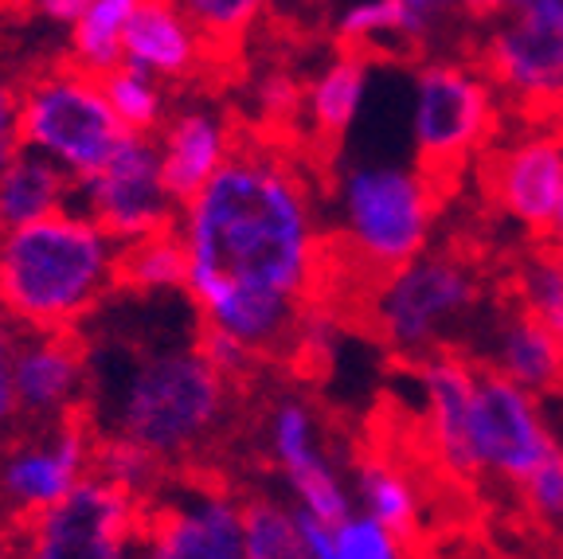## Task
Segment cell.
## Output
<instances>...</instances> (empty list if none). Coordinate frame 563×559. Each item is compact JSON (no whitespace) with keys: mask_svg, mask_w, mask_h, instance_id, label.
Segmentation results:
<instances>
[{"mask_svg":"<svg viewBox=\"0 0 563 559\" xmlns=\"http://www.w3.org/2000/svg\"><path fill=\"white\" fill-rule=\"evenodd\" d=\"M165 465L168 462H161L153 450H145V446L130 442V438H122V435H110V438H102V442L95 446L98 478L118 481V485L133 490L137 497H145V493L153 490V481L161 478V470H165Z\"/></svg>","mask_w":563,"mask_h":559,"instance_id":"cell-32","label":"cell"},{"mask_svg":"<svg viewBox=\"0 0 563 559\" xmlns=\"http://www.w3.org/2000/svg\"><path fill=\"white\" fill-rule=\"evenodd\" d=\"M235 133L220 110H185L161 130V173L173 200L185 208L235 153Z\"/></svg>","mask_w":563,"mask_h":559,"instance_id":"cell-18","label":"cell"},{"mask_svg":"<svg viewBox=\"0 0 563 559\" xmlns=\"http://www.w3.org/2000/svg\"><path fill=\"white\" fill-rule=\"evenodd\" d=\"M24 149L20 138V95L0 79V173L9 168V161Z\"/></svg>","mask_w":563,"mask_h":559,"instance_id":"cell-37","label":"cell"},{"mask_svg":"<svg viewBox=\"0 0 563 559\" xmlns=\"http://www.w3.org/2000/svg\"><path fill=\"white\" fill-rule=\"evenodd\" d=\"M485 282L462 254H415L411 263L372 278L368 321L376 337L404 360L454 344L482 309Z\"/></svg>","mask_w":563,"mask_h":559,"instance_id":"cell-5","label":"cell"},{"mask_svg":"<svg viewBox=\"0 0 563 559\" xmlns=\"http://www.w3.org/2000/svg\"><path fill=\"white\" fill-rule=\"evenodd\" d=\"M176 4L200 28L211 59H220V55L239 52V44L266 17V9H271L274 0H176Z\"/></svg>","mask_w":563,"mask_h":559,"instance_id":"cell-27","label":"cell"},{"mask_svg":"<svg viewBox=\"0 0 563 559\" xmlns=\"http://www.w3.org/2000/svg\"><path fill=\"white\" fill-rule=\"evenodd\" d=\"M24 325L0 306V450L24 430V415H20V395H16V344Z\"/></svg>","mask_w":563,"mask_h":559,"instance_id":"cell-34","label":"cell"},{"mask_svg":"<svg viewBox=\"0 0 563 559\" xmlns=\"http://www.w3.org/2000/svg\"><path fill=\"white\" fill-rule=\"evenodd\" d=\"M477 63L520 110L555 114L563 106V0H517L489 20Z\"/></svg>","mask_w":563,"mask_h":559,"instance_id":"cell-8","label":"cell"},{"mask_svg":"<svg viewBox=\"0 0 563 559\" xmlns=\"http://www.w3.org/2000/svg\"><path fill=\"white\" fill-rule=\"evenodd\" d=\"M548 239L563 251V196H560V208H555V223H552V235Z\"/></svg>","mask_w":563,"mask_h":559,"instance_id":"cell-42","label":"cell"},{"mask_svg":"<svg viewBox=\"0 0 563 559\" xmlns=\"http://www.w3.org/2000/svg\"><path fill=\"white\" fill-rule=\"evenodd\" d=\"M102 87L125 130H133V133L161 130V122H165V95H161V87H157V75L122 63V67L106 70Z\"/></svg>","mask_w":563,"mask_h":559,"instance_id":"cell-30","label":"cell"},{"mask_svg":"<svg viewBox=\"0 0 563 559\" xmlns=\"http://www.w3.org/2000/svg\"><path fill=\"white\" fill-rule=\"evenodd\" d=\"M90 0H35V9L44 12L47 20H67V24H75V20L87 12Z\"/></svg>","mask_w":563,"mask_h":559,"instance_id":"cell-41","label":"cell"},{"mask_svg":"<svg viewBox=\"0 0 563 559\" xmlns=\"http://www.w3.org/2000/svg\"><path fill=\"white\" fill-rule=\"evenodd\" d=\"M501 133V90L482 63L431 59L415 70L411 87V145L415 165L439 184L485 157Z\"/></svg>","mask_w":563,"mask_h":559,"instance_id":"cell-6","label":"cell"},{"mask_svg":"<svg viewBox=\"0 0 563 559\" xmlns=\"http://www.w3.org/2000/svg\"><path fill=\"white\" fill-rule=\"evenodd\" d=\"M333 35L341 47H356V52H368V55L379 44L415 47L431 40L427 24L407 9L404 0H349L336 12Z\"/></svg>","mask_w":563,"mask_h":559,"instance_id":"cell-24","label":"cell"},{"mask_svg":"<svg viewBox=\"0 0 563 559\" xmlns=\"http://www.w3.org/2000/svg\"><path fill=\"white\" fill-rule=\"evenodd\" d=\"M439 180L419 165H349L336 180V243L368 278L431 251Z\"/></svg>","mask_w":563,"mask_h":559,"instance_id":"cell-4","label":"cell"},{"mask_svg":"<svg viewBox=\"0 0 563 559\" xmlns=\"http://www.w3.org/2000/svg\"><path fill=\"white\" fill-rule=\"evenodd\" d=\"M509 294L525 314L540 317L563 337V251L552 239H537L532 251H525L509 278Z\"/></svg>","mask_w":563,"mask_h":559,"instance_id":"cell-26","label":"cell"},{"mask_svg":"<svg viewBox=\"0 0 563 559\" xmlns=\"http://www.w3.org/2000/svg\"><path fill=\"white\" fill-rule=\"evenodd\" d=\"M301 4H317L321 9V4H333V0H301Z\"/></svg>","mask_w":563,"mask_h":559,"instance_id":"cell-44","label":"cell"},{"mask_svg":"<svg viewBox=\"0 0 563 559\" xmlns=\"http://www.w3.org/2000/svg\"><path fill=\"white\" fill-rule=\"evenodd\" d=\"M352 497H356L361 508H368L372 516H379L411 548V540L419 536L422 525V493L404 465L384 454L361 458L356 470H352Z\"/></svg>","mask_w":563,"mask_h":559,"instance_id":"cell-22","label":"cell"},{"mask_svg":"<svg viewBox=\"0 0 563 559\" xmlns=\"http://www.w3.org/2000/svg\"><path fill=\"white\" fill-rule=\"evenodd\" d=\"M114 243L90 211L63 208L0 231V306L24 329H75L118 286Z\"/></svg>","mask_w":563,"mask_h":559,"instance_id":"cell-2","label":"cell"},{"mask_svg":"<svg viewBox=\"0 0 563 559\" xmlns=\"http://www.w3.org/2000/svg\"><path fill=\"white\" fill-rule=\"evenodd\" d=\"M9 536H12V525H9V516L0 513V556H4V551H12V540H9Z\"/></svg>","mask_w":563,"mask_h":559,"instance_id":"cell-43","label":"cell"},{"mask_svg":"<svg viewBox=\"0 0 563 559\" xmlns=\"http://www.w3.org/2000/svg\"><path fill=\"white\" fill-rule=\"evenodd\" d=\"M552 442L555 435L544 419L540 395L501 376L497 368L482 364L474 415H470V450H474L477 473L517 490L552 450Z\"/></svg>","mask_w":563,"mask_h":559,"instance_id":"cell-11","label":"cell"},{"mask_svg":"<svg viewBox=\"0 0 563 559\" xmlns=\"http://www.w3.org/2000/svg\"><path fill=\"white\" fill-rule=\"evenodd\" d=\"M482 364L497 368L501 376L517 380L540 399L563 392V337L548 329L540 317L525 314L517 302L493 321L489 352Z\"/></svg>","mask_w":563,"mask_h":559,"instance_id":"cell-19","label":"cell"},{"mask_svg":"<svg viewBox=\"0 0 563 559\" xmlns=\"http://www.w3.org/2000/svg\"><path fill=\"white\" fill-rule=\"evenodd\" d=\"M298 508V536H301V559H336L333 556V525L336 520H325V516L309 513V508Z\"/></svg>","mask_w":563,"mask_h":559,"instance_id":"cell-38","label":"cell"},{"mask_svg":"<svg viewBox=\"0 0 563 559\" xmlns=\"http://www.w3.org/2000/svg\"><path fill=\"white\" fill-rule=\"evenodd\" d=\"M411 551L391 528L372 516L368 508H352L333 525V556L336 559H396Z\"/></svg>","mask_w":563,"mask_h":559,"instance_id":"cell-33","label":"cell"},{"mask_svg":"<svg viewBox=\"0 0 563 559\" xmlns=\"http://www.w3.org/2000/svg\"><path fill=\"white\" fill-rule=\"evenodd\" d=\"M188 297L203 321L258 357L298 349L301 321L321 286V231L301 173L278 153L243 149L180 208Z\"/></svg>","mask_w":563,"mask_h":559,"instance_id":"cell-1","label":"cell"},{"mask_svg":"<svg viewBox=\"0 0 563 559\" xmlns=\"http://www.w3.org/2000/svg\"><path fill=\"white\" fill-rule=\"evenodd\" d=\"M141 0H90L87 12L75 20V63L90 75H106L125 63V28Z\"/></svg>","mask_w":563,"mask_h":559,"instance_id":"cell-25","label":"cell"},{"mask_svg":"<svg viewBox=\"0 0 563 559\" xmlns=\"http://www.w3.org/2000/svg\"><path fill=\"white\" fill-rule=\"evenodd\" d=\"M271 454H274V462H278L282 478H294V473L329 462L325 450H321L317 415L309 403L282 399L271 412Z\"/></svg>","mask_w":563,"mask_h":559,"instance_id":"cell-28","label":"cell"},{"mask_svg":"<svg viewBox=\"0 0 563 559\" xmlns=\"http://www.w3.org/2000/svg\"><path fill=\"white\" fill-rule=\"evenodd\" d=\"M482 188L528 239H548L563 196V133L528 130L493 141L482 157Z\"/></svg>","mask_w":563,"mask_h":559,"instance_id":"cell-13","label":"cell"},{"mask_svg":"<svg viewBox=\"0 0 563 559\" xmlns=\"http://www.w3.org/2000/svg\"><path fill=\"white\" fill-rule=\"evenodd\" d=\"M125 63L157 79H192L203 63L216 59L176 0H141L125 28Z\"/></svg>","mask_w":563,"mask_h":559,"instance_id":"cell-17","label":"cell"},{"mask_svg":"<svg viewBox=\"0 0 563 559\" xmlns=\"http://www.w3.org/2000/svg\"><path fill=\"white\" fill-rule=\"evenodd\" d=\"M520 508L544 536L563 544V442L555 438L540 465L517 485Z\"/></svg>","mask_w":563,"mask_h":559,"instance_id":"cell-31","label":"cell"},{"mask_svg":"<svg viewBox=\"0 0 563 559\" xmlns=\"http://www.w3.org/2000/svg\"><path fill=\"white\" fill-rule=\"evenodd\" d=\"M404 4L422 20V24H427L431 40L446 28L450 17H457V0H404Z\"/></svg>","mask_w":563,"mask_h":559,"instance_id":"cell-39","label":"cell"},{"mask_svg":"<svg viewBox=\"0 0 563 559\" xmlns=\"http://www.w3.org/2000/svg\"><path fill=\"white\" fill-rule=\"evenodd\" d=\"M145 528L141 497L110 478H87L63 501L27 516L12 536H27L20 551L44 559H114L133 551V536Z\"/></svg>","mask_w":563,"mask_h":559,"instance_id":"cell-9","label":"cell"},{"mask_svg":"<svg viewBox=\"0 0 563 559\" xmlns=\"http://www.w3.org/2000/svg\"><path fill=\"white\" fill-rule=\"evenodd\" d=\"M75 188H79V176L70 168L47 157L44 149L24 145L0 173V231L59 211Z\"/></svg>","mask_w":563,"mask_h":559,"instance_id":"cell-20","label":"cell"},{"mask_svg":"<svg viewBox=\"0 0 563 559\" xmlns=\"http://www.w3.org/2000/svg\"><path fill=\"white\" fill-rule=\"evenodd\" d=\"M87 211L118 243L141 239L150 231L173 228L180 204L165 188L161 173V145L153 133H125L122 145L106 157L102 168L79 180Z\"/></svg>","mask_w":563,"mask_h":559,"instance_id":"cell-12","label":"cell"},{"mask_svg":"<svg viewBox=\"0 0 563 559\" xmlns=\"http://www.w3.org/2000/svg\"><path fill=\"white\" fill-rule=\"evenodd\" d=\"M95 446L87 412L67 415L44 430H20L0 450V508L9 525L16 528L20 520L67 497L82 473L95 470Z\"/></svg>","mask_w":563,"mask_h":559,"instance_id":"cell-10","label":"cell"},{"mask_svg":"<svg viewBox=\"0 0 563 559\" xmlns=\"http://www.w3.org/2000/svg\"><path fill=\"white\" fill-rule=\"evenodd\" d=\"M243 544L251 559H301L298 508L274 497L243 501Z\"/></svg>","mask_w":563,"mask_h":559,"instance_id":"cell-29","label":"cell"},{"mask_svg":"<svg viewBox=\"0 0 563 559\" xmlns=\"http://www.w3.org/2000/svg\"><path fill=\"white\" fill-rule=\"evenodd\" d=\"M114 392V435L145 446L161 462L200 450L228 415L231 380L200 349H145L125 364Z\"/></svg>","mask_w":563,"mask_h":559,"instance_id":"cell-3","label":"cell"},{"mask_svg":"<svg viewBox=\"0 0 563 559\" xmlns=\"http://www.w3.org/2000/svg\"><path fill=\"white\" fill-rule=\"evenodd\" d=\"M368 52L341 47L336 59L325 63V70L309 83L306 90V118L313 125V138L325 145H341L344 133L352 130L368 98Z\"/></svg>","mask_w":563,"mask_h":559,"instance_id":"cell-21","label":"cell"},{"mask_svg":"<svg viewBox=\"0 0 563 559\" xmlns=\"http://www.w3.org/2000/svg\"><path fill=\"white\" fill-rule=\"evenodd\" d=\"M16 395L24 430H44L82 412L90 360L75 329H24L16 344Z\"/></svg>","mask_w":563,"mask_h":559,"instance_id":"cell-14","label":"cell"},{"mask_svg":"<svg viewBox=\"0 0 563 559\" xmlns=\"http://www.w3.org/2000/svg\"><path fill=\"white\" fill-rule=\"evenodd\" d=\"M118 286L141 289V294L188 289V243L180 223L141 239H125L118 251Z\"/></svg>","mask_w":563,"mask_h":559,"instance_id":"cell-23","label":"cell"},{"mask_svg":"<svg viewBox=\"0 0 563 559\" xmlns=\"http://www.w3.org/2000/svg\"><path fill=\"white\" fill-rule=\"evenodd\" d=\"M196 349H200L203 357L216 364V372H223L231 384H239L243 376H251V372H255V364L263 360L255 349H251V344L239 341L235 332L203 321V317H200V332H196Z\"/></svg>","mask_w":563,"mask_h":559,"instance_id":"cell-35","label":"cell"},{"mask_svg":"<svg viewBox=\"0 0 563 559\" xmlns=\"http://www.w3.org/2000/svg\"><path fill=\"white\" fill-rule=\"evenodd\" d=\"M122 118L106 98L102 75H90L87 67H59L52 75H40L20 95V138L24 145L44 149L63 168L90 176L106 165V157L125 138Z\"/></svg>","mask_w":563,"mask_h":559,"instance_id":"cell-7","label":"cell"},{"mask_svg":"<svg viewBox=\"0 0 563 559\" xmlns=\"http://www.w3.org/2000/svg\"><path fill=\"white\" fill-rule=\"evenodd\" d=\"M517 0H457V12L470 20H482V24H489V20H497L501 12H509Z\"/></svg>","mask_w":563,"mask_h":559,"instance_id":"cell-40","label":"cell"},{"mask_svg":"<svg viewBox=\"0 0 563 559\" xmlns=\"http://www.w3.org/2000/svg\"><path fill=\"white\" fill-rule=\"evenodd\" d=\"M255 102L263 110V118L278 130H286L290 122H298L306 114V90L294 79L290 70H271L255 90Z\"/></svg>","mask_w":563,"mask_h":559,"instance_id":"cell-36","label":"cell"},{"mask_svg":"<svg viewBox=\"0 0 563 559\" xmlns=\"http://www.w3.org/2000/svg\"><path fill=\"white\" fill-rule=\"evenodd\" d=\"M415 376L422 392V419H427V442H431L439 465L454 481H477V462L470 450V415H474L482 360L457 352L454 344L427 352L415 360Z\"/></svg>","mask_w":563,"mask_h":559,"instance_id":"cell-15","label":"cell"},{"mask_svg":"<svg viewBox=\"0 0 563 559\" xmlns=\"http://www.w3.org/2000/svg\"><path fill=\"white\" fill-rule=\"evenodd\" d=\"M145 551L165 559H239L243 544V505L223 493H203L188 505L161 508L145 520Z\"/></svg>","mask_w":563,"mask_h":559,"instance_id":"cell-16","label":"cell"}]
</instances>
